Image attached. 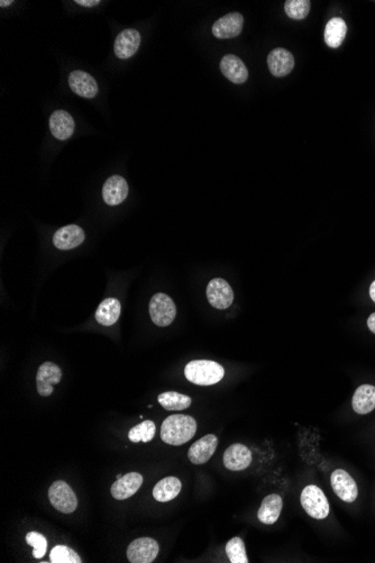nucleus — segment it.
Listing matches in <instances>:
<instances>
[{
    "label": "nucleus",
    "instance_id": "1",
    "mask_svg": "<svg viewBox=\"0 0 375 563\" xmlns=\"http://www.w3.org/2000/svg\"><path fill=\"white\" fill-rule=\"evenodd\" d=\"M197 432V422L189 415H172L161 426V439L170 446H182L189 442Z\"/></svg>",
    "mask_w": 375,
    "mask_h": 563
},
{
    "label": "nucleus",
    "instance_id": "2",
    "mask_svg": "<svg viewBox=\"0 0 375 563\" xmlns=\"http://www.w3.org/2000/svg\"><path fill=\"white\" fill-rule=\"evenodd\" d=\"M184 376L186 380L198 386H211L222 380L225 370L215 361L195 360L186 364Z\"/></svg>",
    "mask_w": 375,
    "mask_h": 563
},
{
    "label": "nucleus",
    "instance_id": "3",
    "mask_svg": "<svg viewBox=\"0 0 375 563\" xmlns=\"http://www.w3.org/2000/svg\"><path fill=\"white\" fill-rule=\"evenodd\" d=\"M300 503L306 513L315 519H326L331 510L325 494L315 485L304 487L300 496Z\"/></svg>",
    "mask_w": 375,
    "mask_h": 563
},
{
    "label": "nucleus",
    "instance_id": "4",
    "mask_svg": "<svg viewBox=\"0 0 375 563\" xmlns=\"http://www.w3.org/2000/svg\"><path fill=\"white\" fill-rule=\"evenodd\" d=\"M150 315L154 324L166 328L172 324L177 316V307L171 298L163 292H157L150 301Z\"/></svg>",
    "mask_w": 375,
    "mask_h": 563
},
{
    "label": "nucleus",
    "instance_id": "5",
    "mask_svg": "<svg viewBox=\"0 0 375 563\" xmlns=\"http://www.w3.org/2000/svg\"><path fill=\"white\" fill-rule=\"evenodd\" d=\"M49 499L60 513L71 514L78 507V498L71 487L65 481L58 480L51 485L49 489Z\"/></svg>",
    "mask_w": 375,
    "mask_h": 563
},
{
    "label": "nucleus",
    "instance_id": "6",
    "mask_svg": "<svg viewBox=\"0 0 375 563\" xmlns=\"http://www.w3.org/2000/svg\"><path fill=\"white\" fill-rule=\"evenodd\" d=\"M160 546L151 537H141L130 543L128 548V559L132 563H151L157 559Z\"/></svg>",
    "mask_w": 375,
    "mask_h": 563
},
{
    "label": "nucleus",
    "instance_id": "7",
    "mask_svg": "<svg viewBox=\"0 0 375 563\" xmlns=\"http://www.w3.org/2000/svg\"><path fill=\"white\" fill-rule=\"evenodd\" d=\"M207 298L216 310H227L233 304L234 292L227 281L216 278L208 283Z\"/></svg>",
    "mask_w": 375,
    "mask_h": 563
},
{
    "label": "nucleus",
    "instance_id": "8",
    "mask_svg": "<svg viewBox=\"0 0 375 563\" xmlns=\"http://www.w3.org/2000/svg\"><path fill=\"white\" fill-rule=\"evenodd\" d=\"M62 379V370L53 362H44L40 366L36 375V387L40 395L48 397L54 392V385Z\"/></svg>",
    "mask_w": 375,
    "mask_h": 563
},
{
    "label": "nucleus",
    "instance_id": "9",
    "mask_svg": "<svg viewBox=\"0 0 375 563\" xmlns=\"http://www.w3.org/2000/svg\"><path fill=\"white\" fill-rule=\"evenodd\" d=\"M331 487L338 497L346 503H353L358 498V485L345 470L337 469L331 473Z\"/></svg>",
    "mask_w": 375,
    "mask_h": 563
},
{
    "label": "nucleus",
    "instance_id": "10",
    "mask_svg": "<svg viewBox=\"0 0 375 563\" xmlns=\"http://www.w3.org/2000/svg\"><path fill=\"white\" fill-rule=\"evenodd\" d=\"M224 466L231 471H242L251 466L252 453L250 448L241 443L228 446L223 457Z\"/></svg>",
    "mask_w": 375,
    "mask_h": 563
},
{
    "label": "nucleus",
    "instance_id": "11",
    "mask_svg": "<svg viewBox=\"0 0 375 563\" xmlns=\"http://www.w3.org/2000/svg\"><path fill=\"white\" fill-rule=\"evenodd\" d=\"M244 17L240 12H231L225 15L224 17L219 18L215 22L213 26V34L217 39L227 40L234 39L240 35L243 30Z\"/></svg>",
    "mask_w": 375,
    "mask_h": 563
},
{
    "label": "nucleus",
    "instance_id": "12",
    "mask_svg": "<svg viewBox=\"0 0 375 563\" xmlns=\"http://www.w3.org/2000/svg\"><path fill=\"white\" fill-rule=\"evenodd\" d=\"M218 446V439L213 434H207L195 441L188 451V457L193 464H204L210 460Z\"/></svg>",
    "mask_w": 375,
    "mask_h": 563
},
{
    "label": "nucleus",
    "instance_id": "13",
    "mask_svg": "<svg viewBox=\"0 0 375 563\" xmlns=\"http://www.w3.org/2000/svg\"><path fill=\"white\" fill-rule=\"evenodd\" d=\"M141 34L139 31L125 30L119 33L114 44L116 56L121 60L130 59L137 52L141 45Z\"/></svg>",
    "mask_w": 375,
    "mask_h": 563
},
{
    "label": "nucleus",
    "instance_id": "14",
    "mask_svg": "<svg viewBox=\"0 0 375 563\" xmlns=\"http://www.w3.org/2000/svg\"><path fill=\"white\" fill-rule=\"evenodd\" d=\"M69 85L74 94H77L80 97L88 98V99L96 97L99 92L95 78L85 71H72L69 76Z\"/></svg>",
    "mask_w": 375,
    "mask_h": 563
},
{
    "label": "nucleus",
    "instance_id": "15",
    "mask_svg": "<svg viewBox=\"0 0 375 563\" xmlns=\"http://www.w3.org/2000/svg\"><path fill=\"white\" fill-rule=\"evenodd\" d=\"M143 484V477L139 472H130L123 476L121 479L112 484L110 491L112 496L117 501H124L128 499L132 496L137 493V490L141 488Z\"/></svg>",
    "mask_w": 375,
    "mask_h": 563
},
{
    "label": "nucleus",
    "instance_id": "16",
    "mask_svg": "<svg viewBox=\"0 0 375 563\" xmlns=\"http://www.w3.org/2000/svg\"><path fill=\"white\" fill-rule=\"evenodd\" d=\"M86 239L82 228L78 225H68L56 230L53 236V244L59 250H71L82 244Z\"/></svg>",
    "mask_w": 375,
    "mask_h": 563
},
{
    "label": "nucleus",
    "instance_id": "17",
    "mask_svg": "<svg viewBox=\"0 0 375 563\" xmlns=\"http://www.w3.org/2000/svg\"><path fill=\"white\" fill-rule=\"evenodd\" d=\"M128 185L121 176H112L103 187V198L110 206H116L128 198Z\"/></svg>",
    "mask_w": 375,
    "mask_h": 563
},
{
    "label": "nucleus",
    "instance_id": "18",
    "mask_svg": "<svg viewBox=\"0 0 375 563\" xmlns=\"http://www.w3.org/2000/svg\"><path fill=\"white\" fill-rule=\"evenodd\" d=\"M268 65L270 72L275 77H284L293 71L295 67V58L293 53L286 49H274L268 56Z\"/></svg>",
    "mask_w": 375,
    "mask_h": 563
},
{
    "label": "nucleus",
    "instance_id": "19",
    "mask_svg": "<svg viewBox=\"0 0 375 563\" xmlns=\"http://www.w3.org/2000/svg\"><path fill=\"white\" fill-rule=\"evenodd\" d=\"M220 70L223 74L232 83L241 85L245 83L248 78V70L245 63L238 56L228 54L220 61Z\"/></svg>",
    "mask_w": 375,
    "mask_h": 563
},
{
    "label": "nucleus",
    "instance_id": "20",
    "mask_svg": "<svg viewBox=\"0 0 375 563\" xmlns=\"http://www.w3.org/2000/svg\"><path fill=\"white\" fill-rule=\"evenodd\" d=\"M50 130L55 139H70L74 132L73 118L65 110H56L50 117Z\"/></svg>",
    "mask_w": 375,
    "mask_h": 563
},
{
    "label": "nucleus",
    "instance_id": "21",
    "mask_svg": "<svg viewBox=\"0 0 375 563\" xmlns=\"http://www.w3.org/2000/svg\"><path fill=\"white\" fill-rule=\"evenodd\" d=\"M282 507H284V501L281 498L280 495L272 494V495L266 496L257 512V519L261 523L265 525L274 524L280 517Z\"/></svg>",
    "mask_w": 375,
    "mask_h": 563
},
{
    "label": "nucleus",
    "instance_id": "22",
    "mask_svg": "<svg viewBox=\"0 0 375 563\" xmlns=\"http://www.w3.org/2000/svg\"><path fill=\"white\" fill-rule=\"evenodd\" d=\"M353 410L360 415H365L375 408V387L371 385H362L355 390L353 396Z\"/></svg>",
    "mask_w": 375,
    "mask_h": 563
},
{
    "label": "nucleus",
    "instance_id": "23",
    "mask_svg": "<svg viewBox=\"0 0 375 563\" xmlns=\"http://www.w3.org/2000/svg\"><path fill=\"white\" fill-rule=\"evenodd\" d=\"M121 306L116 298H107L101 301L96 312V321L103 326H112L119 321Z\"/></svg>",
    "mask_w": 375,
    "mask_h": 563
},
{
    "label": "nucleus",
    "instance_id": "24",
    "mask_svg": "<svg viewBox=\"0 0 375 563\" xmlns=\"http://www.w3.org/2000/svg\"><path fill=\"white\" fill-rule=\"evenodd\" d=\"M182 484L175 477H166L159 481L153 489V497L157 501L166 503L175 499L180 494Z\"/></svg>",
    "mask_w": 375,
    "mask_h": 563
},
{
    "label": "nucleus",
    "instance_id": "25",
    "mask_svg": "<svg viewBox=\"0 0 375 563\" xmlns=\"http://www.w3.org/2000/svg\"><path fill=\"white\" fill-rule=\"evenodd\" d=\"M347 25L340 17L331 18L325 28V42L331 49L340 47L345 40Z\"/></svg>",
    "mask_w": 375,
    "mask_h": 563
},
{
    "label": "nucleus",
    "instance_id": "26",
    "mask_svg": "<svg viewBox=\"0 0 375 563\" xmlns=\"http://www.w3.org/2000/svg\"><path fill=\"white\" fill-rule=\"evenodd\" d=\"M159 403L166 410H184L191 405V398L177 392H166L159 396Z\"/></svg>",
    "mask_w": 375,
    "mask_h": 563
},
{
    "label": "nucleus",
    "instance_id": "27",
    "mask_svg": "<svg viewBox=\"0 0 375 563\" xmlns=\"http://www.w3.org/2000/svg\"><path fill=\"white\" fill-rule=\"evenodd\" d=\"M157 432V426L152 421H144L141 424L136 425L128 433V439L133 443L151 442Z\"/></svg>",
    "mask_w": 375,
    "mask_h": 563
},
{
    "label": "nucleus",
    "instance_id": "28",
    "mask_svg": "<svg viewBox=\"0 0 375 563\" xmlns=\"http://www.w3.org/2000/svg\"><path fill=\"white\" fill-rule=\"evenodd\" d=\"M226 555L232 563H247L245 544L241 537H233L226 544Z\"/></svg>",
    "mask_w": 375,
    "mask_h": 563
},
{
    "label": "nucleus",
    "instance_id": "29",
    "mask_svg": "<svg viewBox=\"0 0 375 563\" xmlns=\"http://www.w3.org/2000/svg\"><path fill=\"white\" fill-rule=\"evenodd\" d=\"M311 6L309 0H288L284 3V10L290 18L302 21L311 12Z\"/></svg>",
    "mask_w": 375,
    "mask_h": 563
},
{
    "label": "nucleus",
    "instance_id": "30",
    "mask_svg": "<svg viewBox=\"0 0 375 563\" xmlns=\"http://www.w3.org/2000/svg\"><path fill=\"white\" fill-rule=\"evenodd\" d=\"M52 563H80L81 557L77 552L65 546H56L50 553Z\"/></svg>",
    "mask_w": 375,
    "mask_h": 563
},
{
    "label": "nucleus",
    "instance_id": "31",
    "mask_svg": "<svg viewBox=\"0 0 375 563\" xmlns=\"http://www.w3.org/2000/svg\"><path fill=\"white\" fill-rule=\"evenodd\" d=\"M26 542L28 546H33L34 548V551H33L34 557L42 559L44 557L46 548H48V541L45 537L36 532H30V533H27Z\"/></svg>",
    "mask_w": 375,
    "mask_h": 563
},
{
    "label": "nucleus",
    "instance_id": "32",
    "mask_svg": "<svg viewBox=\"0 0 375 563\" xmlns=\"http://www.w3.org/2000/svg\"><path fill=\"white\" fill-rule=\"evenodd\" d=\"M76 3L83 7H92L97 6L98 3H101V1L99 0H77Z\"/></svg>",
    "mask_w": 375,
    "mask_h": 563
},
{
    "label": "nucleus",
    "instance_id": "33",
    "mask_svg": "<svg viewBox=\"0 0 375 563\" xmlns=\"http://www.w3.org/2000/svg\"><path fill=\"white\" fill-rule=\"evenodd\" d=\"M367 326H369V330L375 334V313L369 316V319H367Z\"/></svg>",
    "mask_w": 375,
    "mask_h": 563
},
{
    "label": "nucleus",
    "instance_id": "34",
    "mask_svg": "<svg viewBox=\"0 0 375 563\" xmlns=\"http://www.w3.org/2000/svg\"><path fill=\"white\" fill-rule=\"evenodd\" d=\"M369 296H371L372 301L375 303V281L372 283V285L369 287Z\"/></svg>",
    "mask_w": 375,
    "mask_h": 563
},
{
    "label": "nucleus",
    "instance_id": "35",
    "mask_svg": "<svg viewBox=\"0 0 375 563\" xmlns=\"http://www.w3.org/2000/svg\"><path fill=\"white\" fill-rule=\"evenodd\" d=\"M10 3H12V0H9V1H5V0H1V1H0V6L1 7L9 6Z\"/></svg>",
    "mask_w": 375,
    "mask_h": 563
},
{
    "label": "nucleus",
    "instance_id": "36",
    "mask_svg": "<svg viewBox=\"0 0 375 563\" xmlns=\"http://www.w3.org/2000/svg\"><path fill=\"white\" fill-rule=\"evenodd\" d=\"M121 477H123V476L117 475V477H116V480H117V479H121Z\"/></svg>",
    "mask_w": 375,
    "mask_h": 563
}]
</instances>
